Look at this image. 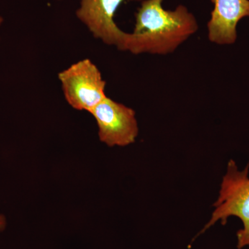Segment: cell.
<instances>
[{
    "label": "cell",
    "mask_w": 249,
    "mask_h": 249,
    "mask_svg": "<svg viewBox=\"0 0 249 249\" xmlns=\"http://www.w3.org/2000/svg\"><path fill=\"white\" fill-rule=\"evenodd\" d=\"M67 103L78 111H91L106 95V81L94 62L89 58L72 64L58 75Z\"/></svg>",
    "instance_id": "cell-3"
},
{
    "label": "cell",
    "mask_w": 249,
    "mask_h": 249,
    "mask_svg": "<svg viewBox=\"0 0 249 249\" xmlns=\"http://www.w3.org/2000/svg\"><path fill=\"white\" fill-rule=\"evenodd\" d=\"M164 0H142L135 14V25L127 33L122 52L134 55H168L196 34V16L183 4L163 7Z\"/></svg>",
    "instance_id": "cell-1"
},
{
    "label": "cell",
    "mask_w": 249,
    "mask_h": 249,
    "mask_svg": "<svg viewBox=\"0 0 249 249\" xmlns=\"http://www.w3.org/2000/svg\"><path fill=\"white\" fill-rule=\"evenodd\" d=\"M55 1H61V0H55Z\"/></svg>",
    "instance_id": "cell-9"
},
{
    "label": "cell",
    "mask_w": 249,
    "mask_h": 249,
    "mask_svg": "<svg viewBox=\"0 0 249 249\" xmlns=\"http://www.w3.org/2000/svg\"><path fill=\"white\" fill-rule=\"evenodd\" d=\"M142 0H78L79 6L76 11V18L93 37L103 43L124 48L127 32L121 30L114 20L116 11L125 1Z\"/></svg>",
    "instance_id": "cell-5"
},
{
    "label": "cell",
    "mask_w": 249,
    "mask_h": 249,
    "mask_svg": "<svg viewBox=\"0 0 249 249\" xmlns=\"http://www.w3.org/2000/svg\"><path fill=\"white\" fill-rule=\"evenodd\" d=\"M213 9L208 22V37L219 45L235 44L237 26L241 19L249 18V0H210Z\"/></svg>",
    "instance_id": "cell-6"
},
{
    "label": "cell",
    "mask_w": 249,
    "mask_h": 249,
    "mask_svg": "<svg viewBox=\"0 0 249 249\" xmlns=\"http://www.w3.org/2000/svg\"><path fill=\"white\" fill-rule=\"evenodd\" d=\"M3 21H4V19H3L2 17H1V16H0V27H1V24H2Z\"/></svg>",
    "instance_id": "cell-8"
},
{
    "label": "cell",
    "mask_w": 249,
    "mask_h": 249,
    "mask_svg": "<svg viewBox=\"0 0 249 249\" xmlns=\"http://www.w3.org/2000/svg\"><path fill=\"white\" fill-rule=\"evenodd\" d=\"M96 121L98 137L108 146H127L138 137L139 125L133 109L106 97L90 111Z\"/></svg>",
    "instance_id": "cell-4"
},
{
    "label": "cell",
    "mask_w": 249,
    "mask_h": 249,
    "mask_svg": "<svg viewBox=\"0 0 249 249\" xmlns=\"http://www.w3.org/2000/svg\"><path fill=\"white\" fill-rule=\"evenodd\" d=\"M6 227V219L2 214H0V232L3 231Z\"/></svg>",
    "instance_id": "cell-7"
},
{
    "label": "cell",
    "mask_w": 249,
    "mask_h": 249,
    "mask_svg": "<svg viewBox=\"0 0 249 249\" xmlns=\"http://www.w3.org/2000/svg\"><path fill=\"white\" fill-rule=\"evenodd\" d=\"M249 163L243 170H239L233 160H229L227 173L221 183L219 197L212 217L201 232L220 222L227 224L228 219L234 216L242 221L243 228L237 233V248L249 247Z\"/></svg>",
    "instance_id": "cell-2"
}]
</instances>
